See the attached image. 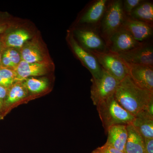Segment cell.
<instances>
[{
    "mask_svg": "<svg viewBox=\"0 0 153 153\" xmlns=\"http://www.w3.org/2000/svg\"><path fill=\"white\" fill-rule=\"evenodd\" d=\"M114 97L124 109L134 117L147 110L150 102L153 100V92L138 86L128 75L120 82Z\"/></svg>",
    "mask_w": 153,
    "mask_h": 153,
    "instance_id": "obj_1",
    "label": "cell"
},
{
    "mask_svg": "<svg viewBox=\"0 0 153 153\" xmlns=\"http://www.w3.org/2000/svg\"><path fill=\"white\" fill-rule=\"evenodd\" d=\"M97 106L105 132L116 125L131 124L134 117L124 109L115 98L114 95L99 103Z\"/></svg>",
    "mask_w": 153,
    "mask_h": 153,
    "instance_id": "obj_2",
    "label": "cell"
},
{
    "mask_svg": "<svg viewBox=\"0 0 153 153\" xmlns=\"http://www.w3.org/2000/svg\"><path fill=\"white\" fill-rule=\"evenodd\" d=\"M126 16L123 8L122 1L108 2L97 30L106 44L113 35L122 27Z\"/></svg>",
    "mask_w": 153,
    "mask_h": 153,
    "instance_id": "obj_3",
    "label": "cell"
},
{
    "mask_svg": "<svg viewBox=\"0 0 153 153\" xmlns=\"http://www.w3.org/2000/svg\"><path fill=\"white\" fill-rule=\"evenodd\" d=\"M90 52L95 56L102 68L119 82L128 75L126 62L117 54L109 51Z\"/></svg>",
    "mask_w": 153,
    "mask_h": 153,
    "instance_id": "obj_4",
    "label": "cell"
},
{
    "mask_svg": "<svg viewBox=\"0 0 153 153\" xmlns=\"http://www.w3.org/2000/svg\"><path fill=\"white\" fill-rule=\"evenodd\" d=\"M91 82V98L96 106L101 102L114 95L120 82L103 69L101 77L98 79L92 78Z\"/></svg>",
    "mask_w": 153,
    "mask_h": 153,
    "instance_id": "obj_5",
    "label": "cell"
},
{
    "mask_svg": "<svg viewBox=\"0 0 153 153\" xmlns=\"http://www.w3.org/2000/svg\"><path fill=\"white\" fill-rule=\"evenodd\" d=\"M78 43L90 52H106L108 51L105 41L98 30L94 28L82 27L74 31Z\"/></svg>",
    "mask_w": 153,
    "mask_h": 153,
    "instance_id": "obj_6",
    "label": "cell"
},
{
    "mask_svg": "<svg viewBox=\"0 0 153 153\" xmlns=\"http://www.w3.org/2000/svg\"><path fill=\"white\" fill-rule=\"evenodd\" d=\"M68 39L73 53L80 60L82 65L90 72L92 78L98 79L101 77L103 74V69L95 56L91 52L81 47L72 35H69Z\"/></svg>",
    "mask_w": 153,
    "mask_h": 153,
    "instance_id": "obj_7",
    "label": "cell"
},
{
    "mask_svg": "<svg viewBox=\"0 0 153 153\" xmlns=\"http://www.w3.org/2000/svg\"><path fill=\"white\" fill-rule=\"evenodd\" d=\"M108 2L107 0H97L91 3L81 14L77 24L82 25V27L98 30Z\"/></svg>",
    "mask_w": 153,
    "mask_h": 153,
    "instance_id": "obj_8",
    "label": "cell"
},
{
    "mask_svg": "<svg viewBox=\"0 0 153 153\" xmlns=\"http://www.w3.org/2000/svg\"><path fill=\"white\" fill-rule=\"evenodd\" d=\"M144 43L137 41L130 33L122 28L113 35L106 45L108 51L118 55L140 47Z\"/></svg>",
    "mask_w": 153,
    "mask_h": 153,
    "instance_id": "obj_9",
    "label": "cell"
},
{
    "mask_svg": "<svg viewBox=\"0 0 153 153\" xmlns=\"http://www.w3.org/2000/svg\"><path fill=\"white\" fill-rule=\"evenodd\" d=\"M118 55L130 64L153 66V47L152 44L145 43L140 47Z\"/></svg>",
    "mask_w": 153,
    "mask_h": 153,
    "instance_id": "obj_10",
    "label": "cell"
},
{
    "mask_svg": "<svg viewBox=\"0 0 153 153\" xmlns=\"http://www.w3.org/2000/svg\"><path fill=\"white\" fill-rule=\"evenodd\" d=\"M126 63L128 75L134 82L141 88L153 92V66Z\"/></svg>",
    "mask_w": 153,
    "mask_h": 153,
    "instance_id": "obj_11",
    "label": "cell"
},
{
    "mask_svg": "<svg viewBox=\"0 0 153 153\" xmlns=\"http://www.w3.org/2000/svg\"><path fill=\"white\" fill-rule=\"evenodd\" d=\"M130 33L137 41L144 43L153 35V26L126 16L122 27Z\"/></svg>",
    "mask_w": 153,
    "mask_h": 153,
    "instance_id": "obj_12",
    "label": "cell"
},
{
    "mask_svg": "<svg viewBox=\"0 0 153 153\" xmlns=\"http://www.w3.org/2000/svg\"><path fill=\"white\" fill-rule=\"evenodd\" d=\"M14 70L18 82L24 81L30 76L44 75L47 71V67L44 63H30L22 60Z\"/></svg>",
    "mask_w": 153,
    "mask_h": 153,
    "instance_id": "obj_13",
    "label": "cell"
},
{
    "mask_svg": "<svg viewBox=\"0 0 153 153\" xmlns=\"http://www.w3.org/2000/svg\"><path fill=\"white\" fill-rule=\"evenodd\" d=\"M106 143L118 150L124 152L128 137L126 125H116L108 128Z\"/></svg>",
    "mask_w": 153,
    "mask_h": 153,
    "instance_id": "obj_14",
    "label": "cell"
},
{
    "mask_svg": "<svg viewBox=\"0 0 153 153\" xmlns=\"http://www.w3.org/2000/svg\"><path fill=\"white\" fill-rule=\"evenodd\" d=\"M139 133L145 139H153V116L147 110L135 116L131 123Z\"/></svg>",
    "mask_w": 153,
    "mask_h": 153,
    "instance_id": "obj_15",
    "label": "cell"
},
{
    "mask_svg": "<svg viewBox=\"0 0 153 153\" xmlns=\"http://www.w3.org/2000/svg\"><path fill=\"white\" fill-rule=\"evenodd\" d=\"M128 137L125 153H146L144 139L131 124L126 125Z\"/></svg>",
    "mask_w": 153,
    "mask_h": 153,
    "instance_id": "obj_16",
    "label": "cell"
},
{
    "mask_svg": "<svg viewBox=\"0 0 153 153\" xmlns=\"http://www.w3.org/2000/svg\"><path fill=\"white\" fill-rule=\"evenodd\" d=\"M4 48H22L30 39V34L26 30H18L1 35Z\"/></svg>",
    "mask_w": 153,
    "mask_h": 153,
    "instance_id": "obj_17",
    "label": "cell"
},
{
    "mask_svg": "<svg viewBox=\"0 0 153 153\" xmlns=\"http://www.w3.org/2000/svg\"><path fill=\"white\" fill-rule=\"evenodd\" d=\"M28 93L23 81L15 82L8 88L4 103V111L14 103L25 98Z\"/></svg>",
    "mask_w": 153,
    "mask_h": 153,
    "instance_id": "obj_18",
    "label": "cell"
},
{
    "mask_svg": "<svg viewBox=\"0 0 153 153\" xmlns=\"http://www.w3.org/2000/svg\"><path fill=\"white\" fill-rule=\"evenodd\" d=\"M128 16L153 26V3L144 1L134 9Z\"/></svg>",
    "mask_w": 153,
    "mask_h": 153,
    "instance_id": "obj_19",
    "label": "cell"
},
{
    "mask_svg": "<svg viewBox=\"0 0 153 153\" xmlns=\"http://www.w3.org/2000/svg\"><path fill=\"white\" fill-rule=\"evenodd\" d=\"M22 48L20 55L22 60L30 63H40L43 60L41 50L34 43H27Z\"/></svg>",
    "mask_w": 153,
    "mask_h": 153,
    "instance_id": "obj_20",
    "label": "cell"
},
{
    "mask_svg": "<svg viewBox=\"0 0 153 153\" xmlns=\"http://www.w3.org/2000/svg\"><path fill=\"white\" fill-rule=\"evenodd\" d=\"M24 83L28 91L33 93H38L45 90L48 87V80L43 78H27Z\"/></svg>",
    "mask_w": 153,
    "mask_h": 153,
    "instance_id": "obj_21",
    "label": "cell"
},
{
    "mask_svg": "<svg viewBox=\"0 0 153 153\" xmlns=\"http://www.w3.org/2000/svg\"><path fill=\"white\" fill-rule=\"evenodd\" d=\"M16 82V74L13 69L0 66V86L8 88Z\"/></svg>",
    "mask_w": 153,
    "mask_h": 153,
    "instance_id": "obj_22",
    "label": "cell"
},
{
    "mask_svg": "<svg viewBox=\"0 0 153 153\" xmlns=\"http://www.w3.org/2000/svg\"><path fill=\"white\" fill-rule=\"evenodd\" d=\"M4 52L7 54L10 60L13 70L22 60L21 55L14 48H7L4 49Z\"/></svg>",
    "mask_w": 153,
    "mask_h": 153,
    "instance_id": "obj_23",
    "label": "cell"
},
{
    "mask_svg": "<svg viewBox=\"0 0 153 153\" xmlns=\"http://www.w3.org/2000/svg\"><path fill=\"white\" fill-rule=\"evenodd\" d=\"M144 1L142 0H125L123 1V8L125 13L128 16L134 9Z\"/></svg>",
    "mask_w": 153,
    "mask_h": 153,
    "instance_id": "obj_24",
    "label": "cell"
},
{
    "mask_svg": "<svg viewBox=\"0 0 153 153\" xmlns=\"http://www.w3.org/2000/svg\"><path fill=\"white\" fill-rule=\"evenodd\" d=\"M92 152L94 153H125L124 152L118 150L106 143L102 146L97 148Z\"/></svg>",
    "mask_w": 153,
    "mask_h": 153,
    "instance_id": "obj_25",
    "label": "cell"
},
{
    "mask_svg": "<svg viewBox=\"0 0 153 153\" xmlns=\"http://www.w3.org/2000/svg\"><path fill=\"white\" fill-rule=\"evenodd\" d=\"M8 88L0 86V119L2 118L3 113L4 111V103Z\"/></svg>",
    "mask_w": 153,
    "mask_h": 153,
    "instance_id": "obj_26",
    "label": "cell"
},
{
    "mask_svg": "<svg viewBox=\"0 0 153 153\" xmlns=\"http://www.w3.org/2000/svg\"><path fill=\"white\" fill-rule=\"evenodd\" d=\"M146 153H153V139H145Z\"/></svg>",
    "mask_w": 153,
    "mask_h": 153,
    "instance_id": "obj_27",
    "label": "cell"
},
{
    "mask_svg": "<svg viewBox=\"0 0 153 153\" xmlns=\"http://www.w3.org/2000/svg\"><path fill=\"white\" fill-rule=\"evenodd\" d=\"M2 15H0V36L4 34L8 30L7 24L4 21Z\"/></svg>",
    "mask_w": 153,
    "mask_h": 153,
    "instance_id": "obj_28",
    "label": "cell"
},
{
    "mask_svg": "<svg viewBox=\"0 0 153 153\" xmlns=\"http://www.w3.org/2000/svg\"><path fill=\"white\" fill-rule=\"evenodd\" d=\"M147 111L153 116V100H152L148 105Z\"/></svg>",
    "mask_w": 153,
    "mask_h": 153,
    "instance_id": "obj_29",
    "label": "cell"
},
{
    "mask_svg": "<svg viewBox=\"0 0 153 153\" xmlns=\"http://www.w3.org/2000/svg\"><path fill=\"white\" fill-rule=\"evenodd\" d=\"M1 35L0 36V66H1L2 55L3 51H4V46H3L2 40Z\"/></svg>",
    "mask_w": 153,
    "mask_h": 153,
    "instance_id": "obj_30",
    "label": "cell"
},
{
    "mask_svg": "<svg viewBox=\"0 0 153 153\" xmlns=\"http://www.w3.org/2000/svg\"><path fill=\"white\" fill-rule=\"evenodd\" d=\"M91 153H93V152H91Z\"/></svg>",
    "mask_w": 153,
    "mask_h": 153,
    "instance_id": "obj_31",
    "label": "cell"
}]
</instances>
